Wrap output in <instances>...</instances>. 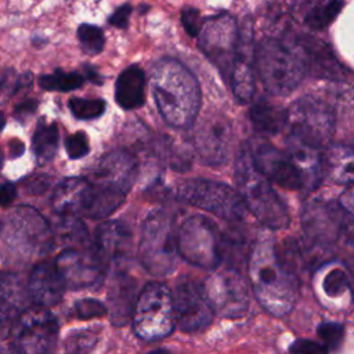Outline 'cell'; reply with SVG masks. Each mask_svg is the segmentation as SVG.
Returning a JSON list of instances; mask_svg holds the SVG:
<instances>
[{"label": "cell", "instance_id": "obj_53", "mask_svg": "<svg viewBox=\"0 0 354 354\" xmlns=\"http://www.w3.org/2000/svg\"><path fill=\"white\" fill-rule=\"evenodd\" d=\"M4 126H6V116L3 112H0V133L4 129Z\"/></svg>", "mask_w": 354, "mask_h": 354}, {"label": "cell", "instance_id": "obj_31", "mask_svg": "<svg viewBox=\"0 0 354 354\" xmlns=\"http://www.w3.org/2000/svg\"><path fill=\"white\" fill-rule=\"evenodd\" d=\"M84 83V79L80 73L72 72L66 73L62 71H55L54 73L50 75H41L39 77V84L41 88L47 91H72L80 87Z\"/></svg>", "mask_w": 354, "mask_h": 354}, {"label": "cell", "instance_id": "obj_26", "mask_svg": "<svg viewBox=\"0 0 354 354\" xmlns=\"http://www.w3.org/2000/svg\"><path fill=\"white\" fill-rule=\"evenodd\" d=\"M15 225L18 235L22 236L30 246L39 248L40 250H47L51 243L50 228L46 220L30 207H19L15 212Z\"/></svg>", "mask_w": 354, "mask_h": 354}, {"label": "cell", "instance_id": "obj_14", "mask_svg": "<svg viewBox=\"0 0 354 354\" xmlns=\"http://www.w3.org/2000/svg\"><path fill=\"white\" fill-rule=\"evenodd\" d=\"M206 292L214 313L223 317H241L249 307L248 286L239 270L228 267L213 274L205 282Z\"/></svg>", "mask_w": 354, "mask_h": 354}, {"label": "cell", "instance_id": "obj_36", "mask_svg": "<svg viewBox=\"0 0 354 354\" xmlns=\"http://www.w3.org/2000/svg\"><path fill=\"white\" fill-rule=\"evenodd\" d=\"M317 333L328 351H337L344 340V326L339 322H321Z\"/></svg>", "mask_w": 354, "mask_h": 354}, {"label": "cell", "instance_id": "obj_23", "mask_svg": "<svg viewBox=\"0 0 354 354\" xmlns=\"http://www.w3.org/2000/svg\"><path fill=\"white\" fill-rule=\"evenodd\" d=\"M115 100L123 109H137L145 101V75L138 65H130L116 79Z\"/></svg>", "mask_w": 354, "mask_h": 354}, {"label": "cell", "instance_id": "obj_2", "mask_svg": "<svg viewBox=\"0 0 354 354\" xmlns=\"http://www.w3.org/2000/svg\"><path fill=\"white\" fill-rule=\"evenodd\" d=\"M151 80L165 122L177 129L192 126L201 108V88L192 72L176 59L163 58L155 64Z\"/></svg>", "mask_w": 354, "mask_h": 354}, {"label": "cell", "instance_id": "obj_35", "mask_svg": "<svg viewBox=\"0 0 354 354\" xmlns=\"http://www.w3.org/2000/svg\"><path fill=\"white\" fill-rule=\"evenodd\" d=\"M32 83V75L24 73L17 75L14 71H6L3 72V76L0 79V104L8 101L18 90L24 88L25 86H29Z\"/></svg>", "mask_w": 354, "mask_h": 354}, {"label": "cell", "instance_id": "obj_40", "mask_svg": "<svg viewBox=\"0 0 354 354\" xmlns=\"http://www.w3.org/2000/svg\"><path fill=\"white\" fill-rule=\"evenodd\" d=\"M181 24L191 37H198L203 25L199 11L192 7H185L181 11Z\"/></svg>", "mask_w": 354, "mask_h": 354}, {"label": "cell", "instance_id": "obj_42", "mask_svg": "<svg viewBox=\"0 0 354 354\" xmlns=\"http://www.w3.org/2000/svg\"><path fill=\"white\" fill-rule=\"evenodd\" d=\"M50 177L46 174H35V176H29L22 181V187L25 189V192H28L29 195H41L44 194L48 187H50Z\"/></svg>", "mask_w": 354, "mask_h": 354}, {"label": "cell", "instance_id": "obj_43", "mask_svg": "<svg viewBox=\"0 0 354 354\" xmlns=\"http://www.w3.org/2000/svg\"><path fill=\"white\" fill-rule=\"evenodd\" d=\"M131 6L130 4H122L120 7H118L112 15L109 17V24L116 26V28H120V29H124L127 28L129 25V19H130V14H131Z\"/></svg>", "mask_w": 354, "mask_h": 354}, {"label": "cell", "instance_id": "obj_45", "mask_svg": "<svg viewBox=\"0 0 354 354\" xmlns=\"http://www.w3.org/2000/svg\"><path fill=\"white\" fill-rule=\"evenodd\" d=\"M339 206L348 214L354 217V185L346 189L339 198Z\"/></svg>", "mask_w": 354, "mask_h": 354}, {"label": "cell", "instance_id": "obj_41", "mask_svg": "<svg viewBox=\"0 0 354 354\" xmlns=\"http://www.w3.org/2000/svg\"><path fill=\"white\" fill-rule=\"evenodd\" d=\"M290 354H328L324 344L310 339H297L289 346Z\"/></svg>", "mask_w": 354, "mask_h": 354}, {"label": "cell", "instance_id": "obj_18", "mask_svg": "<svg viewBox=\"0 0 354 354\" xmlns=\"http://www.w3.org/2000/svg\"><path fill=\"white\" fill-rule=\"evenodd\" d=\"M94 249L106 268L129 257L131 232L120 221H105L95 230Z\"/></svg>", "mask_w": 354, "mask_h": 354}, {"label": "cell", "instance_id": "obj_39", "mask_svg": "<svg viewBox=\"0 0 354 354\" xmlns=\"http://www.w3.org/2000/svg\"><path fill=\"white\" fill-rule=\"evenodd\" d=\"M75 313L80 319H90L97 317H104L108 313V308L104 303L95 299H82L75 304Z\"/></svg>", "mask_w": 354, "mask_h": 354}, {"label": "cell", "instance_id": "obj_33", "mask_svg": "<svg viewBox=\"0 0 354 354\" xmlns=\"http://www.w3.org/2000/svg\"><path fill=\"white\" fill-rule=\"evenodd\" d=\"M77 39L82 50L88 55H95L102 51L105 36L101 28L91 24H82L77 28Z\"/></svg>", "mask_w": 354, "mask_h": 354}, {"label": "cell", "instance_id": "obj_49", "mask_svg": "<svg viewBox=\"0 0 354 354\" xmlns=\"http://www.w3.org/2000/svg\"><path fill=\"white\" fill-rule=\"evenodd\" d=\"M86 71H87V77L91 80V82H94L95 84H101V77H100V75L97 73V71H94L91 66H86Z\"/></svg>", "mask_w": 354, "mask_h": 354}, {"label": "cell", "instance_id": "obj_29", "mask_svg": "<svg viewBox=\"0 0 354 354\" xmlns=\"http://www.w3.org/2000/svg\"><path fill=\"white\" fill-rule=\"evenodd\" d=\"M32 148L39 163L50 162L58 148V127L55 123H47L40 119L32 136Z\"/></svg>", "mask_w": 354, "mask_h": 354}, {"label": "cell", "instance_id": "obj_7", "mask_svg": "<svg viewBox=\"0 0 354 354\" xmlns=\"http://www.w3.org/2000/svg\"><path fill=\"white\" fill-rule=\"evenodd\" d=\"M178 254L202 268H216L223 263L224 232L209 217L194 214L177 231Z\"/></svg>", "mask_w": 354, "mask_h": 354}, {"label": "cell", "instance_id": "obj_1", "mask_svg": "<svg viewBox=\"0 0 354 354\" xmlns=\"http://www.w3.org/2000/svg\"><path fill=\"white\" fill-rule=\"evenodd\" d=\"M249 282L259 303L272 315L288 314L297 299L299 279L279 259L270 239L259 238L249 250Z\"/></svg>", "mask_w": 354, "mask_h": 354}, {"label": "cell", "instance_id": "obj_34", "mask_svg": "<svg viewBox=\"0 0 354 354\" xmlns=\"http://www.w3.org/2000/svg\"><path fill=\"white\" fill-rule=\"evenodd\" d=\"M69 109L72 115L76 119L80 120H88V119H97L105 112V101L101 98L90 100V98H71Z\"/></svg>", "mask_w": 354, "mask_h": 354}, {"label": "cell", "instance_id": "obj_22", "mask_svg": "<svg viewBox=\"0 0 354 354\" xmlns=\"http://www.w3.org/2000/svg\"><path fill=\"white\" fill-rule=\"evenodd\" d=\"M286 152L292 158L299 171L303 189L317 188L324 174V163L319 148L290 137Z\"/></svg>", "mask_w": 354, "mask_h": 354}, {"label": "cell", "instance_id": "obj_12", "mask_svg": "<svg viewBox=\"0 0 354 354\" xmlns=\"http://www.w3.org/2000/svg\"><path fill=\"white\" fill-rule=\"evenodd\" d=\"M198 37L202 53L228 80L239 43L235 19L228 14L213 15L203 22Z\"/></svg>", "mask_w": 354, "mask_h": 354}, {"label": "cell", "instance_id": "obj_52", "mask_svg": "<svg viewBox=\"0 0 354 354\" xmlns=\"http://www.w3.org/2000/svg\"><path fill=\"white\" fill-rule=\"evenodd\" d=\"M147 354H170V351L165 350V348H156V350H152V351H149Z\"/></svg>", "mask_w": 354, "mask_h": 354}, {"label": "cell", "instance_id": "obj_5", "mask_svg": "<svg viewBox=\"0 0 354 354\" xmlns=\"http://www.w3.org/2000/svg\"><path fill=\"white\" fill-rule=\"evenodd\" d=\"M138 257L142 267L153 277H166L176 270L177 231L166 212L153 210L144 221Z\"/></svg>", "mask_w": 354, "mask_h": 354}, {"label": "cell", "instance_id": "obj_10", "mask_svg": "<svg viewBox=\"0 0 354 354\" xmlns=\"http://www.w3.org/2000/svg\"><path fill=\"white\" fill-rule=\"evenodd\" d=\"M288 111L292 137L321 148L335 130V113L322 100L306 95L296 100Z\"/></svg>", "mask_w": 354, "mask_h": 354}, {"label": "cell", "instance_id": "obj_30", "mask_svg": "<svg viewBox=\"0 0 354 354\" xmlns=\"http://www.w3.org/2000/svg\"><path fill=\"white\" fill-rule=\"evenodd\" d=\"M342 8V0H322L306 12L304 24L311 29H325L335 21Z\"/></svg>", "mask_w": 354, "mask_h": 354}, {"label": "cell", "instance_id": "obj_9", "mask_svg": "<svg viewBox=\"0 0 354 354\" xmlns=\"http://www.w3.org/2000/svg\"><path fill=\"white\" fill-rule=\"evenodd\" d=\"M11 346L19 354H54L58 337L57 318L44 307L26 308L12 322Z\"/></svg>", "mask_w": 354, "mask_h": 354}, {"label": "cell", "instance_id": "obj_6", "mask_svg": "<svg viewBox=\"0 0 354 354\" xmlns=\"http://www.w3.org/2000/svg\"><path fill=\"white\" fill-rule=\"evenodd\" d=\"M131 321L134 333L144 340L170 335L176 326L171 290L162 282H148L138 293Z\"/></svg>", "mask_w": 354, "mask_h": 354}, {"label": "cell", "instance_id": "obj_38", "mask_svg": "<svg viewBox=\"0 0 354 354\" xmlns=\"http://www.w3.org/2000/svg\"><path fill=\"white\" fill-rule=\"evenodd\" d=\"M65 149L71 159H80L84 158L90 152L88 138L84 131H76L66 137L65 140Z\"/></svg>", "mask_w": 354, "mask_h": 354}, {"label": "cell", "instance_id": "obj_25", "mask_svg": "<svg viewBox=\"0 0 354 354\" xmlns=\"http://www.w3.org/2000/svg\"><path fill=\"white\" fill-rule=\"evenodd\" d=\"M324 174L336 184L354 185V149L335 144L322 156Z\"/></svg>", "mask_w": 354, "mask_h": 354}, {"label": "cell", "instance_id": "obj_55", "mask_svg": "<svg viewBox=\"0 0 354 354\" xmlns=\"http://www.w3.org/2000/svg\"><path fill=\"white\" fill-rule=\"evenodd\" d=\"M3 225H4V224H3V221L0 220V232H1V230H3Z\"/></svg>", "mask_w": 354, "mask_h": 354}, {"label": "cell", "instance_id": "obj_44", "mask_svg": "<svg viewBox=\"0 0 354 354\" xmlns=\"http://www.w3.org/2000/svg\"><path fill=\"white\" fill-rule=\"evenodd\" d=\"M17 196V187L12 183H4L0 185V206L6 207L12 203Z\"/></svg>", "mask_w": 354, "mask_h": 354}, {"label": "cell", "instance_id": "obj_11", "mask_svg": "<svg viewBox=\"0 0 354 354\" xmlns=\"http://www.w3.org/2000/svg\"><path fill=\"white\" fill-rule=\"evenodd\" d=\"M173 296L174 319L183 332H199L207 328L213 319L214 310L210 304L205 282L184 275L177 279Z\"/></svg>", "mask_w": 354, "mask_h": 354}, {"label": "cell", "instance_id": "obj_8", "mask_svg": "<svg viewBox=\"0 0 354 354\" xmlns=\"http://www.w3.org/2000/svg\"><path fill=\"white\" fill-rule=\"evenodd\" d=\"M177 195L189 205L228 221H239L246 213V206L239 194L218 181L206 178L185 180L177 187Z\"/></svg>", "mask_w": 354, "mask_h": 354}, {"label": "cell", "instance_id": "obj_50", "mask_svg": "<svg viewBox=\"0 0 354 354\" xmlns=\"http://www.w3.org/2000/svg\"><path fill=\"white\" fill-rule=\"evenodd\" d=\"M347 277H348V285H350V289H351V293L354 297V264L350 266V268L347 271Z\"/></svg>", "mask_w": 354, "mask_h": 354}, {"label": "cell", "instance_id": "obj_4", "mask_svg": "<svg viewBox=\"0 0 354 354\" xmlns=\"http://www.w3.org/2000/svg\"><path fill=\"white\" fill-rule=\"evenodd\" d=\"M254 62L264 88L275 95L293 91L308 71L300 47L293 50L275 39H264L257 46Z\"/></svg>", "mask_w": 354, "mask_h": 354}, {"label": "cell", "instance_id": "obj_48", "mask_svg": "<svg viewBox=\"0 0 354 354\" xmlns=\"http://www.w3.org/2000/svg\"><path fill=\"white\" fill-rule=\"evenodd\" d=\"M319 1H322V0H292L293 6H295L297 10L307 8V11H308L313 6H315L317 3H319Z\"/></svg>", "mask_w": 354, "mask_h": 354}, {"label": "cell", "instance_id": "obj_56", "mask_svg": "<svg viewBox=\"0 0 354 354\" xmlns=\"http://www.w3.org/2000/svg\"><path fill=\"white\" fill-rule=\"evenodd\" d=\"M1 76H3V72H0V79H1Z\"/></svg>", "mask_w": 354, "mask_h": 354}, {"label": "cell", "instance_id": "obj_27", "mask_svg": "<svg viewBox=\"0 0 354 354\" xmlns=\"http://www.w3.org/2000/svg\"><path fill=\"white\" fill-rule=\"evenodd\" d=\"M87 187V178L69 177L62 180L53 195V207L64 217H73L80 214L82 199Z\"/></svg>", "mask_w": 354, "mask_h": 354}, {"label": "cell", "instance_id": "obj_24", "mask_svg": "<svg viewBox=\"0 0 354 354\" xmlns=\"http://www.w3.org/2000/svg\"><path fill=\"white\" fill-rule=\"evenodd\" d=\"M248 50H250L248 41H242L239 39L238 53L228 79L235 98L242 104H248L252 100L254 91L253 66L250 62V53Z\"/></svg>", "mask_w": 354, "mask_h": 354}, {"label": "cell", "instance_id": "obj_16", "mask_svg": "<svg viewBox=\"0 0 354 354\" xmlns=\"http://www.w3.org/2000/svg\"><path fill=\"white\" fill-rule=\"evenodd\" d=\"M250 155L254 166L268 180L288 189H303L299 171L288 152L263 142L256 145Z\"/></svg>", "mask_w": 354, "mask_h": 354}, {"label": "cell", "instance_id": "obj_47", "mask_svg": "<svg viewBox=\"0 0 354 354\" xmlns=\"http://www.w3.org/2000/svg\"><path fill=\"white\" fill-rule=\"evenodd\" d=\"M24 148H25V145H24L22 141H19L18 138L11 140V142H10V156L12 159L21 156L24 153Z\"/></svg>", "mask_w": 354, "mask_h": 354}, {"label": "cell", "instance_id": "obj_19", "mask_svg": "<svg viewBox=\"0 0 354 354\" xmlns=\"http://www.w3.org/2000/svg\"><path fill=\"white\" fill-rule=\"evenodd\" d=\"M65 282L51 261L36 264L28 281V296L39 307H51L61 301L65 292Z\"/></svg>", "mask_w": 354, "mask_h": 354}, {"label": "cell", "instance_id": "obj_51", "mask_svg": "<svg viewBox=\"0 0 354 354\" xmlns=\"http://www.w3.org/2000/svg\"><path fill=\"white\" fill-rule=\"evenodd\" d=\"M0 354H19L12 346H0Z\"/></svg>", "mask_w": 354, "mask_h": 354}, {"label": "cell", "instance_id": "obj_46", "mask_svg": "<svg viewBox=\"0 0 354 354\" xmlns=\"http://www.w3.org/2000/svg\"><path fill=\"white\" fill-rule=\"evenodd\" d=\"M37 108V101L35 100H26L22 104L17 105L14 115L17 119H22V118H28L29 115H32Z\"/></svg>", "mask_w": 354, "mask_h": 354}, {"label": "cell", "instance_id": "obj_28", "mask_svg": "<svg viewBox=\"0 0 354 354\" xmlns=\"http://www.w3.org/2000/svg\"><path fill=\"white\" fill-rule=\"evenodd\" d=\"M250 122L261 134H277L288 124V111L267 101H256L249 112Z\"/></svg>", "mask_w": 354, "mask_h": 354}, {"label": "cell", "instance_id": "obj_15", "mask_svg": "<svg viewBox=\"0 0 354 354\" xmlns=\"http://www.w3.org/2000/svg\"><path fill=\"white\" fill-rule=\"evenodd\" d=\"M346 224L337 214V209L330 206L313 203L303 213V228L307 234L311 248L328 252V246L333 245L343 236Z\"/></svg>", "mask_w": 354, "mask_h": 354}, {"label": "cell", "instance_id": "obj_17", "mask_svg": "<svg viewBox=\"0 0 354 354\" xmlns=\"http://www.w3.org/2000/svg\"><path fill=\"white\" fill-rule=\"evenodd\" d=\"M231 126L223 116H210L203 120L194 134V147L207 165H220L228 155Z\"/></svg>", "mask_w": 354, "mask_h": 354}, {"label": "cell", "instance_id": "obj_37", "mask_svg": "<svg viewBox=\"0 0 354 354\" xmlns=\"http://www.w3.org/2000/svg\"><path fill=\"white\" fill-rule=\"evenodd\" d=\"M322 288L328 297L335 299L343 296L350 289L347 272L340 268L330 270L322 281Z\"/></svg>", "mask_w": 354, "mask_h": 354}, {"label": "cell", "instance_id": "obj_32", "mask_svg": "<svg viewBox=\"0 0 354 354\" xmlns=\"http://www.w3.org/2000/svg\"><path fill=\"white\" fill-rule=\"evenodd\" d=\"M98 342V333L93 329L73 330L65 339L64 348L66 354H90Z\"/></svg>", "mask_w": 354, "mask_h": 354}, {"label": "cell", "instance_id": "obj_13", "mask_svg": "<svg viewBox=\"0 0 354 354\" xmlns=\"http://www.w3.org/2000/svg\"><path fill=\"white\" fill-rule=\"evenodd\" d=\"M54 264L65 286L71 289L98 286L108 271L94 249V242L83 246L65 248L57 256Z\"/></svg>", "mask_w": 354, "mask_h": 354}, {"label": "cell", "instance_id": "obj_21", "mask_svg": "<svg viewBox=\"0 0 354 354\" xmlns=\"http://www.w3.org/2000/svg\"><path fill=\"white\" fill-rule=\"evenodd\" d=\"M28 290L18 275L11 272L0 274V340L11 329L17 317L25 311Z\"/></svg>", "mask_w": 354, "mask_h": 354}, {"label": "cell", "instance_id": "obj_20", "mask_svg": "<svg viewBox=\"0 0 354 354\" xmlns=\"http://www.w3.org/2000/svg\"><path fill=\"white\" fill-rule=\"evenodd\" d=\"M138 293V282L130 274L118 271L112 277L108 290V311L115 326H123L131 319Z\"/></svg>", "mask_w": 354, "mask_h": 354}, {"label": "cell", "instance_id": "obj_54", "mask_svg": "<svg viewBox=\"0 0 354 354\" xmlns=\"http://www.w3.org/2000/svg\"><path fill=\"white\" fill-rule=\"evenodd\" d=\"M3 165H4V158H3V153H1V151H0V169L3 167Z\"/></svg>", "mask_w": 354, "mask_h": 354}, {"label": "cell", "instance_id": "obj_3", "mask_svg": "<svg viewBox=\"0 0 354 354\" xmlns=\"http://www.w3.org/2000/svg\"><path fill=\"white\" fill-rule=\"evenodd\" d=\"M238 194L246 209L267 228L282 230L289 225V214L285 203L270 184V180L259 171L250 151L242 148L235 165Z\"/></svg>", "mask_w": 354, "mask_h": 354}]
</instances>
